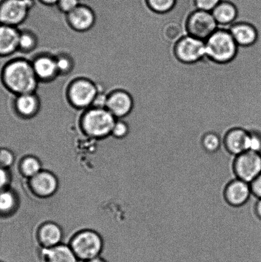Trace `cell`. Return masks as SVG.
Masks as SVG:
<instances>
[{"label":"cell","mask_w":261,"mask_h":262,"mask_svg":"<svg viewBox=\"0 0 261 262\" xmlns=\"http://www.w3.org/2000/svg\"><path fill=\"white\" fill-rule=\"evenodd\" d=\"M1 81L8 91L19 95L34 93L38 78L32 63L22 59L10 61L3 68Z\"/></svg>","instance_id":"obj_1"},{"label":"cell","mask_w":261,"mask_h":262,"mask_svg":"<svg viewBox=\"0 0 261 262\" xmlns=\"http://www.w3.org/2000/svg\"><path fill=\"white\" fill-rule=\"evenodd\" d=\"M205 45L206 56L216 62H229L236 55L238 45L228 30H217Z\"/></svg>","instance_id":"obj_2"},{"label":"cell","mask_w":261,"mask_h":262,"mask_svg":"<svg viewBox=\"0 0 261 262\" xmlns=\"http://www.w3.org/2000/svg\"><path fill=\"white\" fill-rule=\"evenodd\" d=\"M116 121V117L108 110L93 107L84 115L82 126L87 135L102 138L111 134Z\"/></svg>","instance_id":"obj_3"},{"label":"cell","mask_w":261,"mask_h":262,"mask_svg":"<svg viewBox=\"0 0 261 262\" xmlns=\"http://www.w3.org/2000/svg\"><path fill=\"white\" fill-rule=\"evenodd\" d=\"M37 0H0V24L16 27L24 21Z\"/></svg>","instance_id":"obj_4"},{"label":"cell","mask_w":261,"mask_h":262,"mask_svg":"<svg viewBox=\"0 0 261 262\" xmlns=\"http://www.w3.org/2000/svg\"><path fill=\"white\" fill-rule=\"evenodd\" d=\"M70 247L79 260L86 261L98 257L103 248L100 235L93 231H84L74 237Z\"/></svg>","instance_id":"obj_5"},{"label":"cell","mask_w":261,"mask_h":262,"mask_svg":"<svg viewBox=\"0 0 261 262\" xmlns=\"http://www.w3.org/2000/svg\"><path fill=\"white\" fill-rule=\"evenodd\" d=\"M219 24L210 12L197 10L189 17L187 31L189 35L206 41L218 30Z\"/></svg>","instance_id":"obj_6"},{"label":"cell","mask_w":261,"mask_h":262,"mask_svg":"<svg viewBox=\"0 0 261 262\" xmlns=\"http://www.w3.org/2000/svg\"><path fill=\"white\" fill-rule=\"evenodd\" d=\"M234 170L238 179L251 183L261 173V154L247 151L237 156Z\"/></svg>","instance_id":"obj_7"},{"label":"cell","mask_w":261,"mask_h":262,"mask_svg":"<svg viewBox=\"0 0 261 262\" xmlns=\"http://www.w3.org/2000/svg\"><path fill=\"white\" fill-rule=\"evenodd\" d=\"M175 52L182 62L195 63L206 56L205 41L193 36H186L176 43Z\"/></svg>","instance_id":"obj_8"},{"label":"cell","mask_w":261,"mask_h":262,"mask_svg":"<svg viewBox=\"0 0 261 262\" xmlns=\"http://www.w3.org/2000/svg\"><path fill=\"white\" fill-rule=\"evenodd\" d=\"M96 84L87 79L74 81L68 90V97L74 106L78 108L91 106L98 94Z\"/></svg>","instance_id":"obj_9"},{"label":"cell","mask_w":261,"mask_h":262,"mask_svg":"<svg viewBox=\"0 0 261 262\" xmlns=\"http://www.w3.org/2000/svg\"><path fill=\"white\" fill-rule=\"evenodd\" d=\"M134 107V100L129 92L124 90L112 92L107 96L106 109L115 117L129 116Z\"/></svg>","instance_id":"obj_10"},{"label":"cell","mask_w":261,"mask_h":262,"mask_svg":"<svg viewBox=\"0 0 261 262\" xmlns=\"http://www.w3.org/2000/svg\"><path fill=\"white\" fill-rule=\"evenodd\" d=\"M251 193L249 183L239 179L230 182L224 191L227 202L234 207H240L246 204Z\"/></svg>","instance_id":"obj_11"},{"label":"cell","mask_w":261,"mask_h":262,"mask_svg":"<svg viewBox=\"0 0 261 262\" xmlns=\"http://www.w3.org/2000/svg\"><path fill=\"white\" fill-rule=\"evenodd\" d=\"M71 27L79 32H84L92 27L96 20V14L91 8L87 5H79L76 9L67 14Z\"/></svg>","instance_id":"obj_12"},{"label":"cell","mask_w":261,"mask_h":262,"mask_svg":"<svg viewBox=\"0 0 261 262\" xmlns=\"http://www.w3.org/2000/svg\"><path fill=\"white\" fill-rule=\"evenodd\" d=\"M20 31L16 27L0 24V57H6L19 50Z\"/></svg>","instance_id":"obj_13"},{"label":"cell","mask_w":261,"mask_h":262,"mask_svg":"<svg viewBox=\"0 0 261 262\" xmlns=\"http://www.w3.org/2000/svg\"><path fill=\"white\" fill-rule=\"evenodd\" d=\"M250 137V132L245 129L236 128L229 130L225 135L224 142L227 150L234 155L248 151V145Z\"/></svg>","instance_id":"obj_14"},{"label":"cell","mask_w":261,"mask_h":262,"mask_svg":"<svg viewBox=\"0 0 261 262\" xmlns=\"http://www.w3.org/2000/svg\"><path fill=\"white\" fill-rule=\"evenodd\" d=\"M32 179V188L40 196H50L57 190V179L52 173L40 171Z\"/></svg>","instance_id":"obj_15"},{"label":"cell","mask_w":261,"mask_h":262,"mask_svg":"<svg viewBox=\"0 0 261 262\" xmlns=\"http://www.w3.org/2000/svg\"><path fill=\"white\" fill-rule=\"evenodd\" d=\"M32 66L38 79L51 80L58 73L56 59L51 56H41L36 58Z\"/></svg>","instance_id":"obj_16"},{"label":"cell","mask_w":261,"mask_h":262,"mask_svg":"<svg viewBox=\"0 0 261 262\" xmlns=\"http://www.w3.org/2000/svg\"><path fill=\"white\" fill-rule=\"evenodd\" d=\"M45 262H78L73 249L68 246L58 245L43 250Z\"/></svg>","instance_id":"obj_17"},{"label":"cell","mask_w":261,"mask_h":262,"mask_svg":"<svg viewBox=\"0 0 261 262\" xmlns=\"http://www.w3.org/2000/svg\"><path fill=\"white\" fill-rule=\"evenodd\" d=\"M231 33L238 45L249 46L254 43L257 40L256 30L252 25L247 23H239L229 28Z\"/></svg>","instance_id":"obj_18"},{"label":"cell","mask_w":261,"mask_h":262,"mask_svg":"<svg viewBox=\"0 0 261 262\" xmlns=\"http://www.w3.org/2000/svg\"><path fill=\"white\" fill-rule=\"evenodd\" d=\"M39 106V101L33 93L19 95L14 102L15 111L23 117L34 116Z\"/></svg>","instance_id":"obj_19"},{"label":"cell","mask_w":261,"mask_h":262,"mask_svg":"<svg viewBox=\"0 0 261 262\" xmlns=\"http://www.w3.org/2000/svg\"><path fill=\"white\" fill-rule=\"evenodd\" d=\"M211 13L218 23V29L221 30H227L237 16L236 8L228 2L220 3Z\"/></svg>","instance_id":"obj_20"},{"label":"cell","mask_w":261,"mask_h":262,"mask_svg":"<svg viewBox=\"0 0 261 262\" xmlns=\"http://www.w3.org/2000/svg\"><path fill=\"white\" fill-rule=\"evenodd\" d=\"M40 238L45 248L53 247L60 245L62 238V232L57 225L48 223L41 228Z\"/></svg>","instance_id":"obj_21"},{"label":"cell","mask_w":261,"mask_h":262,"mask_svg":"<svg viewBox=\"0 0 261 262\" xmlns=\"http://www.w3.org/2000/svg\"><path fill=\"white\" fill-rule=\"evenodd\" d=\"M163 35L168 43L176 47V43L181 38L188 35L184 32L183 28L178 23L170 22L166 24L163 28Z\"/></svg>","instance_id":"obj_22"},{"label":"cell","mask_w":261,"mask_h":262,"mask_svg":"<svg viewBox=\"0 0 261 262\" xmlns=\"http://www.w3.org/2000/svg\"><path fill=\"white\" fill-rule=\"evenodd\" d=\"M201 143L203 148L209 152H216L221 145V138L218 134L208 133L201 138Z\"/></svg>","instance_id":"obj_23"},{"label":"cell","mask_w":261,"mask_h":262,"mask_svg":"<svg viewBox=\"0 0 261 262\" xmlns=\"http://www.w3.org/2000/svg\"><path fill=\"white\" fill-rule=\"evenodd\" d=\"M21 168L26 176L33 178L41 171V164L37 159L30 157L23 161Z\"/></svg>","instance_id":"obj_24"},{"label":"cell","mask_w":261,"mask_h":262,"mask_svg":"<svg viewBox=\"0 0 261 262\" xmlns=\"http://www.w3.org/2000/svg\"><path fill=\"white\" fill-rule=\"evenodd\" d=\"M37 39L33 33L28 31L20 32L19 50L22 51H30L36 47Z\"/></svg>","instance_id":"obj_25"},{"label":"cell","mask_w":261,"mask_h":262,"mask_svg":"<svg viewBox=\"0 0 261 262\" xmlns=\"http://www.w3.org/2000/svg\"><path fill=\"white\" fill-rule=\"evenodd\" d=\"M150 7L156 12L165 13L175 6L176 0H147Z\"/></svg>","instance_id":"obj_26"},{"label":"cell","mask_w":261,"mask_h":262,"mask_svg":"<svg viewBox=\"0 0 261 262\" xmlns=\"http://www.w3.org/2000/svg\"><path fill=\"white\" fill-rule=\"evenodd\" d=\"M15 203V197L12 192H0V212H9L14 207Z\"/></svg>","instance_id":"obj_27"},{"label":"cell","mask_w":261,"mask_h":262,"mask_svg":"<svg viewBox=\"0 0 261 262\" xmlns=\"http://www.w3.org/2000/svg\"><path fill=\"white\" fill-rule=\"evenodd\" d=\"M129 125L126 122L117 120L112 128L111 135L116 138H124L129 133Z\"/></svg>","instance_id":"obj_28"},{"label":"cell","mask_w":261,"mask_h":262,"mask_svg":"<svg viewBox=\"0 0 261 262\" xmlns=\"http://www.w3.org/2000/svg\"><path fill=\"white\" fill-rule=\"evenodd\" d=\"M55 59L58 73H66L71 71L73 68V61L69 56L60 55Z\"/></svg>","instance_id":"obj_29"},{"label":"cell","mask_w":261,"mask_h":262,"mask_svg":"<svg viewBox=\"0 0 261 262\" xmlns=\"http://www.w3.org/2000/svg\"><path fill=\"white\" fill-rule=\"evenodd\" d=\"M248 151L261 154V134L255 131L250 132Z\"/></svg>","instance_id":"obj_30"},{"label":"cell","mask_w":261,"mask_h":262,"mask_svg":"<svg viewBox=\"0 0 261 262\" xmlns=\"http://www.w3.org/2000/svg\"><path fill=\"white\" fill-rule=\"evenodd\" d=\"M221 0H196L197 9L211 12L218 6Z\"/></svg>","instance_id":"obj_31"},{"label":"cell","mask_w":261,"mask_h":262,"mask_svg":"<svg viewBox=\"0 0 261 262\" xmlns=\"http://www.w3.org/2000/svg\"><path fill=\"white\" fill-rule=\"evenodd\" d=\"M80 5V0H59L57 7L61 12L68 14Z\"/></svg>","instance_id":"obj_32"},{"label":"cell","mask_w":261,"mask_h":262,"mask_svg":"<svg viewBox=\"0 0 261 262\" xmlns=\"http://www.w3.org/2000/svg\"><path fill=\"white\" fill-rule=\"evenodd\" d=\"M14 161V156L7 149H0V167L6 169L12 165Z\"/></svg>","instance_id":"obj_33"},{"label":"cell","mask_w":261,"mask_h":262,"mask_svg":"<svg viewBox=\"0 0 261 262\" xmlns=\"http://www.w3.org/2000/svg\"><path fill=\"white\" fill-rule=\"evenodd\" d=\"M252 193L259 199H261V173L250 183Z\"/></svg>","instance_id":"obj_34"},{"label":"cell","mask_w":261,"mask_h":262,"mask_svg":"<svg viewBox=\"0 0 261 262\" xmlns=\"http://www.w3.org/2000/svg\"><path fill=\"white\" fill-rule=\"evenodd\" d=\"M9 181V177L5 169L0 167V190L4 188Z\"/></svg>","instance_id":"obj_35"},{"label":"cell","mask_w":261,"mask_h":262,"mask_svg":"<svg viewBox=\"0 0 261 262\" xmlns=\"http://www.w3.org/2000/svg\"><path fill=\"white\" fill-rule=\"evenodd\" d=\"M39 1L48 6H55L57 5L59 0H39Z\"/></svg>","instance_id":"obj_36"},{"label":"cell","mask_w":261,"mask_h":262,"mask_svg":"<svg viewBox=\"0 0 261 262\" xmlns=\"http://www.w3.org/2000/svg\"><path fill=\"white\" fill-rule=\"evenodd\" d=\"M255 213L257 216L261 220V199H259L255 205Z\"/></svg>","instance_id":"obj_37"},{"label":"cell","mask_w":261,"mask_h":262,"mask_svg":"<svg viewBox=\"0 0 261 262\" xmlns=\"http://www.w3.org/2000/svg\"><path fill=\"white\" fill-rule=\"evenodd\" d=\"M84 262H106L103 259L100 258L99 256L98 257L94 258L91 259V260H87Z\"/></svg>","instance_id":"obj_38"}]
</instances>
